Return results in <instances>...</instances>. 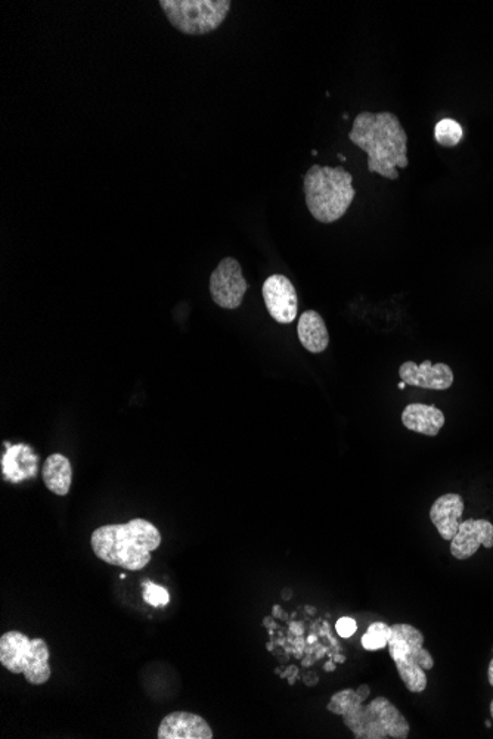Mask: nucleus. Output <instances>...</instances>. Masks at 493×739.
<instances>
[{"label":"nucleus","instance_id":"5","mask_svg":"<svg viewBox=\"0 0 493 739\" xmlns=\"http://www.w3.org/2000/svg\"><path fill=\"white\" fill-rule=\"evenodd\" d=\"M387 648L406 689L412 694L426 691V672L433 669L434 658L424 648L423 633L411 624H393Z\"/></svg>","mask_w":493,"mask_h":739},{"label":"nucleus","instance_id":"8","mask_svg":"<svg viewBox=\"0 0 493 739\" xmlns=\"http://www.w3.org/2000/svg\"><path fill=\"white\" fill-rule=\"evenodd\" d=\"M247 288L243 269L234 257L223 259L210 276V294L222 309H238L243 303Z\"/></svg>","mask_w":493,"mask_h":739},{"label":"nucleus","instance_id":"4","mask_svg":"<svg viewBox=\"0 0 493 739\" xmlns=\"http://www.w3.org/2000/svg\"><path fill=\"white\" fill-rule=\"evenodd\" d=\"M306 206L321 223H334L346 214L356 197L353 176L343 167H310L303 179Z\"/></svg>","mask_w":493,"mask_h":739},{"label":"nucleus","instance_id":"9","mask_svg":"<svg viewBox=\"0 0 493 739\" xmlns=\"http://www.w3.org/2000/svg\"><path fill=\"white\" fill-rule=\"evenodd\" d=\"M262 294L269 315L278 324L288 325L296 321L299 298H297L296 288L287 276H269L263 284Z\"/></svg>","mask_w":493,"mask_h":739},{"label":"nucleus","instance_id":"19","mask_svg":"<svg viewBox=\"0 0 493 739\" xmlns=\"http://www.w3.org/2000/svg\"><path fill=\"white\" fill-rule=\"evenodd\" d=\"M390 626L383 621H375L362 636V647L367 651L383 650L389 642Z\"/></svg>","mask_w":493,"mask_h":739},{"label":"nucleus","instance_id":"23","mask_svg":"<svg viewBox=\"0 0 493 739\" xmlns=\"http://www.w3.org/2000/svg\"><path fill=\"white\" fill-rule=\"evenodd\" d=\"M488 679H489V683H491V686H493V658H492L491 664H489Z\"/></svg>","mask_w":493,"mask_h":739},{"label":"nucleus","instance_id":"26","mask_svg":"<svg viewBox=\"0 0 493 739\" xmlns=\"http://www.w3.org/2000/svg\"><path fill=\"white\" fill-rule=\"evenodd\" d=\"M491 714H492V719H493V700H492V703H491Z\"/></svg>","mask_w":493,"mask_h":739},{"label":"nucleus","instance_id":"18","mask_svg":"<svg viewBox=\"0 0 493 739\" xmlns=\"http://www.w3.org/2000/svg\"><path fill=\"white\" fill-rule=\"evenodd\" d=\"M463 127L458 121L452 119H443L434 127V139L437 144L442 147L452 148L457 147L463 139Z\"/></svg>","mask_w":493,"mask_h":739},{"label":"nucleus","instance_id":"2","mask_svg":"<svg viewBox=\"0 0 493 739\" xmlns=\"http://www.w3.org/2000/svg\"><path fill=\"white\" fill-rule=\"evenodd\" d=\"M349 139L368 154V170L383 178L399 179V170L408 167V135L401 120L389 111L358 114Z\"/></svg>","mask_w":493,"mask_h":739},{"label":"nucleus","instance_id":"3","mask_svg":"<svg viewBox=\"0 0 493 739\" xmlns=\"http://www.w3.org/2000/svg\"><path fill=\"white\" fill-rule=\"evenodd\" d=\"M91 545L99 560L138 571L150 564L151 554L160 548L161 534L150 521L136 518L126 524L99 527L92 533Z\"/></svg>","mask_w":493,"mask_h":739},{"label":"nucleus","instance_id":"6","mask_svg":"<svg viewBox=\"0 0 493 739\" xmlns=\"http://www.w3.org/2000/svg\"><path fill=\"white\" fill-rule=\"evenodd\" d=\"M0 663L14 675H24L30 685H45L51 679L45 639H30L18 630L6 632L0 638Z\"/></svg>","mask_w":493,"mask_h":739},{"label":"nucleus","instance_id":"22","mask_svg":"<svg viewBox=\"0 0 493 739\" xmlns=\"http://www.w3.org/2000/svg\"><path fill=\"white\" fill-rule=\"evenodd\" d=\"M325 672H334L336 670V666H334V661H328L327 664L324 666Z\"/></svg>","mask_w":493,"mask_h":739},{"label":"nucleus","instance_id":"14","mask_svg":"<svg viewBox=\"0 0 493 739\" xmlns=\"http://www.w3.org/2000/svg\"><path fill=\"white\" fill-rule=\"evenodd\" d=\"M445 415L433 405L411 403L402 412V424L414 433L436 437L445 425Z\"/></svg>","mask_w":493,"mask_h":739},{"label":"nucleus","instance_id":"1","mask_svg":"<svg viewBox=\"0 0 493 739\" xmlns=\"http://www.w3.org/2000/svg\"><path fill=\"white\" fill-rule=\"evenodd\" d=\"M370 694L367 683L358 689H341L331 697L327 710L343 717L344 725L356 739L408 738L411 726L398 707L386 697L365 704Z\"/></svg>","mask_w":493,"mask_h":739},{"label":"nucleus","instance_id":"16","mask_svg":"<svg viewBox=\"0 0 493 739\" xmlns=\"http://www.w3.org/2000/svg\"><path fill=\"white\" fill-rule=\"evenodd\" d=\"M300 343L310 353H322L330 344L327 325L315 310H306L297 325Z\"/></svg>","mask_w":493,"mask_h":739},{"label":"nucleus","instance_id":"15","mask_svg":"<svg viewBox=\"0 0 493 739\" xmlns=\"http://www.w3.org/2000/svg\"><path fill=\"white\" fill-rule=\"evenodd\" d=\"M37 458L26 444H17L6 450L2 458V470L6 480L20 483L37 474Z\"/></svg>","mask_w":493,"mask_h":739},{"label":"nucleus","instance_id":"24","mask_svg":"<svg viewBox=\"0 0 493 739\" xmlns=\"http://www.w3.org/2000/svg\"><path fill=\"white\" fill-rule=\"evenodd\" d=\"M334 661H336V663H346V657H344V655L339 654V655H336V657H334Z\"/></svg>","mask_w":493,"mask_h":739},{"label":"nucleus","instance_id":"7","mask_svg":"<svg viewBox=\"0 0 493 739\" xmlns=\"http://www.w3.org/2000/svg\"><path fill=\"white\" fill-rule=\"evenodd\" d=\"M231 0H161L160 6L176 30L203 36L222 26L231 11Z\"/></svg>","mask_w":493,"mask_h":739},{"label":"nucleus","instance_id":"13","mask_svg":"<svg viewBox=\"0 0 493 739\" xmlns=\"http://www.w3.org/2000/svg\"><path fill=\"white\" fill-rule=\"evenodd\" d=\"M464 501L457 493H446L434 501L430 520L443 540L454 539L463 523Z\"/></svg>","mask_w":493,"mask_h":739},{"label":"nucleus","instance_id":"25","mask_svg":"<svg viewBox=\"0 0 493 739\" xmlns=\"http://www.w3.org/2000/svg\"><path fill=\"white\" fill-rule=\"evenodd\" d=\"M399 388H401V390H405V388H406V384H405V383H403V381H402V383H401V384H399Z\"/></svg>","mask_w":493,"mask_h":739},{"label":"nucleus","instance_id":"10","mask_svg":"<svg viewBox=\"0 0 493 739\" xmlns=\"http://www.w3.org/2000/svg\"><path fill=\"white\" fill-rule=\"evenodd\" d=\"M399 377L406 385L426 388V390L445 391L454 384V372L446 363H436L432 360H424L421 365L405 362L399 368Z\"/></svg>","mask_w":493,"mask_h":739},{"label":"nucleus","instance_id":"21","mask_svg":"<svg viewBox=\"0 0 493 739\" xmlns=\"http://www.w3.org/2000/svg\"><path fill=\"white\" fill-rule=\"evenodd\" d=\"M336 630L341 638H350L358 630V624H356L355 619H352V617H343V619L337 621Z\"/></svg>","mask_w":493,"mask_h":739},{"label":"nucleus","instance_id":"11","mask_svg":"<svg viewBox=\"0 0 493 739\" xmlns=\"http://www.w3.org/2000/svg\"><path fill=\"white\" fill-rule=\"evenodd\" d=\"M480 546L493 548V524L488 520L463 521L458 533L451 540V554L457 560L464 561L473 557Z\"/></svg>","mask_w":493,"mask_h":739},{"label":"nucleus","instance_id":"12","mask_svg":"<svg viewBox=\"0 0 493 739\" xmlns=\"http://www.w3.org/2000/svg\"><path fill=\"white\" fill-rule=\"evenodd\" d=\"M158 739H212L213 731L209 723L188 711H173L161 720L157 732Z\"/></svg>","mask_w":493,"mask_h":739},{"label":"nucleus","instance_id":"17","mask_svg":"<svg viewBox=\"0 0 493 739\" xmlns=\"http://www.w3.org/2000/svg\"><path fill=\"white\" fill-rule=\"evenodd\" d=\"M42 477L46 489L51 490L55 495L67 496L70 492L71 480H73L70 461L61 453H54L46 459Z\"/></svg>","mask_w":493,"mask_h":739},{"label":"nucleus","instance_id":"20","mask_svg":"<svg viewBox=\"0 0 493 739\" xmlns=\"http://www.w3.org/2000/svg\"><path fill=\"white\" fill-rule=\"evenodd\" d=\"M144 588V601L147 604L153 605V607H164V605L169 604L170 595L166 589L151 582L144 583Z\"/></svg>","mask_w":493,"mask_h":739}]
</instances>
